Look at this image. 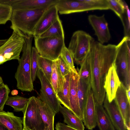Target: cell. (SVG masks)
<instances>
[{
	"label": "cell",
	"instance_id": "obj_22",
	"mask_svg": "<svg viewBox=\"0 0 130 130\" xmlns=\"http://www.w3.org/2000/svg\"><path fill=\"white\" fill-rule=\"evenodd\" d=\"M59 111L63 115L64 122L68 126L77 130H84L82 120L73 114L64 106H60Z\"/></svg>",
	"mask_w": 130,
	"mask_h": 130
},
{
	"label": "cell",
	"instance_id": "obj_34",
	"mask_svg": "<svg viewBox=\"0 0 130 130\" xmlns=\"http://www.w3.org/2000/svg\"><path fill=\"white\" fill-rule=\"evenodd\" d=\"M60 56L72 70H76L74 65L73 56L70 51L65 46L62 50Z\"/></svg>",
	"mask_w": 130,
	"mask_h": 130
},
{
	"label": "cell",
	"instance_id": "obj_28",
	"mask_svg": "<svg viewBox=\"0 0 130 130\" xmlns=\"http://www.w3.org/2000/svg\"><path fill=\"white\" fill-rule=\"evenodd\" d=\"M80 65V68L78 72L79 76L86 83L90 84L91 69L88 54Z\"/></svg>",
	"mask_w": 130,
	"mask_h": 130
},
{
	"label": "cell",
	"instance_id": "obj_25",
	"mask_svg": "<svg viewBox=\"0 0 130 130\" xmlns=\"http://www.w3.org/2000/svg\"><path fill=\"white\" fill-rule=\"evenodd\" d=\"M90 84H88L79 76L78 78V97L79 106L83 116V111L87 101L89 87Z\"/></svg>",
	"mask_w": 130,
	"mask_h": 130
},
{
	"label": "cell",
	"instance_id": "obj_37",
	"mask_svg": "<svg viewBox=\"0 0 130 130\" xmlns=\"http://www.w3.org/2000/svg\"><path fill=\"white\" fill-rule=\"evenodd\" d=\"M55 129L56 130H77L63 123L59 122L56 124Z\"/></svg>",
	"mask_w": 130,
	"mask_h": 130
},
{
	"label": "cell",
	"instance_id": "obj_21",
	"mask_svg": "<svg viewBox=\"0 0 130 130\" xmlns=\"http://www.w3.org/2000/svg\"><path fill=\"white\" fill-rule=\"evenodd\" d=\"M95 106L97 125L100 130H115L102 104H100L95 102Z\"/></svg>",
	"mask_w": 130,
	"mask_h": 130
},
{
	"label": "cell",
	"instance_id": "obj_24",
	"mask_svg": "<svg viewBox=\"0 0 130 130\" xmlns=\"http://www.w3.org/2000/svg\"><path fill=\"white\" fill-rule=\"evenodd\" d=\"M64 78L65 80L62 90L61 91L58 93L56 95L60 104H62L71 112L69 98L71 72L64 77Z\"/></svg>",
	"mask_w": 130,
	"mask_h": 130
},
{
	"label": "cell",
	"instance_id": "obj_10",
	"mask_svg": "<svg viewBox=\"0 0 130 130\" xmlns=\"http://www.w3.org/2000/svg\"><path fill=\"white\" fill-rule=\"evenodd\" d=\"M88 19L99 42L102 44L108 42L110 39L111 35L104 14L101 16L90 15Z\"/></svg>",
	"mask_w": 130,
	"mask_h": 130
},
{
	"label": "cell",
	"instance_id": "obj_35",
	"mask_svg": "<svg viewBox=\"0 0 130 130\" xmlns=\"http://www.w3.org/2000/svg\"><path fill=\"white\" fill-rule=\"evenodd\" d=\"M10 91L7 85L4 84L3 82L0 85V112L3 111Z\"/></svg>",
	"mask_w": 130,
	"mask_h": 130
},
{
	"label": "cell",
	"instance_id": "obj_41",
	"mask_svg": "<svg viewBox=\"0 0 130 130\" xmlns=\"http://www.w3.org/2000/svg\"><path fill=\"white\" fill-rule=\"evenodd\" d=\"M7 39L0 40V47L4 44L7 40Z\"/></svg>",
	"mask_w": 130,
	"mask_h": 130
},
{
	"label": "cell",
	"instance_id": "obj_19",
	"mask_svg": "<svg viewBox=\"0 0 130 130\" xmlns=\"http://www.w3.org/2000/svg\"><path fill=\"white\" fill-rule=\"evenodd\" d=\"M0 123L9 130H23V120L13 112H0Z\"/></svg>",
	"mask_w": 130,
	"mask_h": 130
},
{
	"label": "cell",
	"instance_id": "obj_14",
	"mask_svg": "<svg viewBox=\"0 0 130 130\" xmlns=\"http://www.w3.org/2000/svg\"><path fill=\"white\" fill-rule=\"evenodd\" d=\"M103 107L114 127L117 130H127L123 118L114 99L109 102L107 95L104 101Z\"/></svg>",
	"mask_w": 130,
	"mask_h": 130
},
{
	"label": "cell",
	"instance_id": "obj_4",
	"mask_svg": "<svg viewBox=\"0 0 130 130\" xmlns=\"http://www.w3.org/2000/svg\"><path fill=\"white\" fill-rule=\"evenodd\" d=\"M116 46V72L121 83L128 89L130 87V37H124Z\"/></svg>",
	"mask_w": 130,
	"mask_h": 130
},
{
	"label": "cell",
	"instance_id": "obj_44",
	"mask_svg": "<svg viewBox=\"0 0 130 130\" xmlns=\"http://www.w3.org/2000/svg\"><path fill=\"white\" fill-rule=\"evenodd\" d=\"M23 130H29L25 128H23Z\"/></svg>",
	"mask_w": 130,
	"mask_h": 130
},
{
	"label": "cell",
	"instance_id": "obj_26",
	"mask_svg": "<svg viewBox=\"0 0 130 130\" xmlns=\"http://www.w3.org/2000/svg\"><path fill=\"white\" fill-rule=\"evenodd\" d=\"M28 99L17 95L9 96L5 104L12 107L16 112L24 111Z\"/></svg>",
	"mask_w": 130,
	"mask_h": 130
},
{
	"label": "cell",
	"instance_id": "obj_3",
	"mask_svg": "<svg viewBox=\"0 0 130 130\" xmlns=\"http://www.w3.org/2000/svg\"><path fill=\"white\" fill-rule=\"evenodd\" d=\"M33 36L24 37L25 41L21 56L18 61L14 77L18 89L23 91L31 92L34 90L31 75V57Z\"/></svg>",
	"mask_w": 130,
	"mask_h": 130
},
{
	"label": "cell",
	"instance_id": "obj_40",
	"mask_svg": "<svg viewBox=\"0 0 130 130\" xmlns=\"http://www.w3.org/2000/svg\"><path fill=\"white\" fill-rule=\"evenodd\" d=\"M0 130H9L6 127L0 123Z\"/></svg>",
	"mask_w": 130,
	"mask_h": 130
},
{
	"label": "cell",
	"instance_id": "obj_9",
	"mask_svg": "<svg viewBox=\"0 0 130 130\" xmlns=\"http://www.w3.org/2000/svg\"><path fill=\"white\" fill-rule=\"evenodd\" d=\"M37 76L39 79L41 85L38 97L57 113L59 112L61 104L51 85L42 71L38 68Z\"/></svg>",
	"mask_w": 130,
	"mask_h": 130
},
{
	"label": "cell",
	"instance_id": "obj_27",
	"mask_svg": "<svg viewBox=\"0 0 130 130\" xmlns=\"http://www.w3.org/2000/svg\"><path fill=\"white\" fill-rule=\"evenodd\" d=\"M52 36H57L64 38L63 26L60 18L45 31L38 37L43 38Z\"/></svg>",
	"mask_w": 130,
	"mask_h": 130
},
{
	"label": "cell",
	"instance_id": "obj_30",
	"mask_svg": "<svg viewBox=\"0 0 130 130\" xmlns=\"http://www.w3.org/2000/svg\"><path fill=\"white\" fill-rule=\"evenodd\" d=\"M39 55L36 48L32 47L31 57V78L33 83L37 76V73L38 68V61Z\"/></svg>",
	"mask_w": 130,
	"mask_h": 130
},
{
	"label": "cell",
	"instance_id": "obj_7",
	"mask_svg": "<svg viewBox=\"0 0 130 130\" xmlns=\"http://www.w3.org/2000/svg\"><path fill=\"white\" fill-rule=\"evenodd\" d=\"M24 41V37L13 31L7 41L0 47V65L12 60L19 61Z\"/></svg>",
	"mask_w": 130,
	"mask_h": 130
},
{
	"label": "cell",
	"instance_id": "obj_8",
	"mask_svg": "<svg viewBox=\"0 0 130 130\" xmlns=\"http://www.w3.org/2000/svg\"><path fill=\"white\" fill-rule=\"evenodd\" d=\"M36 97L28 98L26 109L23 112V128L29 130H44L45 126L41 116Z\"/></svg>",
	"mask_w": 130,
	"mask_h": 130
},
{
	"label": "cell",
	"instance_id": "obj_12",
	"mask_svg": "<svg viewBox=\"0 0 130 130\" xmlns=\"http://www.w3.org/2000/svg\"><path fill=\"white\" fill-rule=\"evenodd\" d=\"M126 89L121 83L114 99L123 118L127 130L130 129V102L127 98Z\"/></svg>",
	"mask_w": 130,
	"mask_h": 130
},
{
	"label": "cell",
	"instance_id": "obj_38",
	"mask_svg": "<svg viewBox=\"0 0 130 130\" xmlns=\"http://www.w3.org/2000/svg\"><path fill=\"white\" fill-rule=\"evenodd\" d=\"M126 93L128 101L130 102V87L128 89H126Z\"/></svg>",
	"mask_w": 130,
	"mask_h": 130
},
{
	"label": "cell",
	"instance_id": "obj_15",
	"mask_svg": "<svg viewBox=\"0 0 130 130\" xmlns=\"http://www.w3.org/2000/svg\"><path fill=\"white\" fill-rule=\"evenodd\" d=\"M121 84L116 72L115 62L109 69L104 82V88L109 102L115 99L117 89Z\"/></svg>",
	"mask_w": 130,
	"mask_h": 130
},
{
	"label": "cell",
	"instance_id": "obj_39",
	"mask_svg": "<svg viewBox=\"0 0 130 130\" xmlns=\"http://www.w3.org/2000/svg\"><path fill=\"white\" fill-rule=\"evenodd\" d=\"M11 93L12 95L15 96L17 95V94L18 93V91L17 90L14 89L11 91Z\"/></svg>",
	"mask_w": 130,
	"mask_h": 130
},
{
	"label": "cell",
	"instance_id": "obj_23",
	"mask_svg": "<svg viewBox=\"0 0 130 130\" xmlns=\"http://www.w3.org/2000/svg\"><path fill=\"white\" fill-rule=\"evenodd\" d=\"M64 80V77L60 73L56 60L53 61L51 84L56 94L62 90Z\"/></svg>",
	"mask_w": 130,
	"mask_h": 130
},
{
	"label": "cell",
	"instance_id": "obj_36",
	"mask_svg": "<svg viewBox=\"0 0 130 130\" xmlns=\"http://www.w3.org/2000/svg\"><path fill=\"white\" fill-rule=\"evenodd\" d=\"M56 60L60 73L62 77H64L70 72L71 70L60 56Z\"/></svg>",
	"mask_w": 130,
	"mask_h": 130
},
{
	"label": "cell",
	"instance_id": "obj_32",
	"mask_svg": "<svg viewBox=\"0 0 130 130\" xmlns=\"http://www.w3.org/2000/svg\"><path fill=\"white\" fill-rule=\"evenodd\" d=\"M13 10L10 6L0 3V25L10 20Z\"/></svg>",
	"mask_w": 130,
	"mask_h": 130
},
{
	"label": "cell",
	"instance_id": "obj_5",
	"mask_svg": "<svg viewBox=\"0 0 130 130\" xmlns=\"http://www.w3.org/2000/svg\"><path fill=\"white\" fill-rule=\"evenodd\" d=\"M34 37L35 47L40 55L53 61L57 59L65 46L64 38L57 36Z\"/></svg>",
	"mask_w": 130,
	"mask_h": 130
},
{
	"label": "cell",
	"instance_id": "obj_11",
	"mask_svg": "<svg viewBox=\"0 0 130 130\" xmlns=\"http://www.w3.org/2000/svg\"><path fill=\"white\" fill-rule=\"evenodd\" d=\"M96 117L95 102L90 85L82 119L84 124L87 129L92 130L96 126Z\"/></svg>",
	"mask_w": 130,
	"mask_h": 130
},
{
	"label": "cell",
	"instance_id": "obj_6",
	"mask_svg": "<svg viewBox=\"0 0 130 130\" xmlns=\"http://www.w3.org/2000/svg\"><path fill=\"white\" fill-rule=\"evenodd\" d=\"M94 41L92 36L84 31L78 30L74 32L68 48L77 64H80L84 59Z\"/></svg>",
	"mask_w": 130,
	"mask_h": 130
},
{
	"label": "cell",
	"instance_id": "obj_42",
	"mask_svg": "<svg viewBox=\"0 0 130 130\" xmlns=\"http://www.w3.org/2000/svg\"><path fill=\"white\" fill-rule=\"evenodd\" d=\"M3 82L2 78L0 76V85Z\"/></svg>",
	"mask_w": 130,
	"mask_h": 130
},
{
	"label": "cell",
	"instance_id": "obj_16",
	"mask_svg": "<svg viewBox=\"0 0 130 130\" xmlns=\"http://www.w3.org/2000/svg\"><path fill=\"white\" fill-rule=\"evenodd\" d=\"M57 0H14L11 6L13 10L48 9L55 4Z\"/></svg>",
	"mask_w": 130,
	"mask_h": 130
},
{
	"label": "cell",
	"instance_id": "obj_31",
	"mask_svg": "<svg viewBox=\"0 0 130 130\" xmlns=\"http://www.w3.org/2000/svg\"><path fill=\"white\" fill-rule=\"evenodd\" d=\"M124 12L120 18L124 27V37H130V12L128 6L125 3Z\"/></svg>",
	"mask_w": 130,
	"mask_h": 130
},
{
	"label": "cell",
	"instance_id": "obj_13",
	"mask_svg": "<svg viewBox=\"0 0 130 130\" xmlns=\"http://www.w3.org/2000/svg\"><path fill=\"white\" fill-rule=\"evenodd\" d=\"M55 4L51 6L45 11L37 24L34 36H39L47 29L59 18Z\"/></svg>",
	"mask_w": 130,
	"mask_h": 130
},
{
	"label": "cell",
	"instance_id": "obj_43",
	"mask_svg": "<svg viewBox=\"0 0 130 130\" xmlns=\"http://www.w3.org/2000/svg\"><path fill=\"white\" fill-rule=\"evenodd\" d=\"M44 130H50L48 126L45 127V128Z\"/></svg>",
	"mask_w": 130,
	"mask_h": 130
},
{
	"label": "cell",
	"instance_id": "obj_20",
	"mask_svg": "<svg viewBox=\"0 0 130 130\" xmlns=\"http://www.w3.org/2000/svg\"><path fill=\"white\" fill-rule=\"evenodd\" d=\"M36 99L45 127L48 126L50 130H54V117L56 113L38 96Z\"/></svg>",
	"mask_w": 130,
	"mask_h": 130
},
{
	"label": "cell",
	"instance_id": "obj_29",
	"mask_svg": "<svg viewBox=\"0 0 130 130\" xmlns=\"http://www.w3.org/2000/svg\"><path fill=\"white\" fill-rule=\"evenodd\" d=\"M53 61L39 56L38 61V68L42 71L48 81L51 83Z\"/></svg>",
	"mask_w": 130,
	"mask_h": 130
},
{
	"label": "cell",
	"instance_id": "obj_1",
	"mask_svg": "<svg viewBox=\"0 0 130 130\" xmlns=\"http://www.w3.org/2000/svg\"><path fill=\"white\" fill-rule=\"evenodd\" d=\"M117 53L116 45H105L94 41L88 53L91 69L90 86L95 102L100 104H103L106 96L105 77L115 62Z\"/></svg>",
	"mask_w": 130,
	"mask_h": 130
},
{
	"label": "cell",
	"instance_id": "obj_18",
	"mask_svg": "<svg viewBox=\"0 0 130 130\" xmlns=\"http://www.w3.org/2000/svg\"><path fill=\"white\" fill-rule=\"evenodd\" d=\"M55 5L61 14L83 12L86 8L85 3L82 0H57Z\"/></svg>",
	"mask_w": 130,
	"mask_h": 130
},
{
	"label": "cell",
	"instance_id": "obj_2",
	"mask_svg": "<svg viewBox=\"0 0 130 130\" xmlns=\"http://www.w3.org/2000/svg\"><path fill=\"white\" fill-rule=\"evenodd\" d=\"M47 9L13 10L10 19V28L23 37L34 36L37 24Z\"/></svg>",
	"mask_w": 130,
	"mask_h": 130
},
{
	"label": "cell",
	"instance_id": "obj_33",
	"mask_svg": "<svg viewBox=\"0 0 130 130\" xmlns=\"http://www.w3.org/2000/svg\"><path fill=\"white\" fill-rule=\"evenodd\" d=\"M110 9L113 11L120 18L124 13L125 3L121 0H107Z\"/></svg>",
	"mask_w": 130,
	"mask_h": 130
},
{
	"label": "cell",
	"instance_id": "obj_17",
	"mask_svg": "<svg viewBox=\"0 0 130 130\" xmlns=\"http://www.w3.org/2000/svg\"><path fill=\"white\" fill-rule=\"evenodd\" d=\"M78 74L76 70H71L70 102L71 112L82 120L83 116L80 112L78 97Z\"/></svg>",
	"mask_w": 130,
	"mask_h": 130
}]
</instances>
